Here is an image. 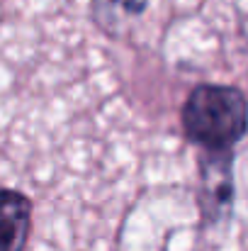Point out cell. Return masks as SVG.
Wrapping results in <instances>:
<instances>
[{
  "label": "cell",
  "mask_w": 248,
  "mask_h": 251,
  "mask_svg": "<svg viewBox=\"0 0 248 251\" xmlns=\"http://www.w3.org/2000/svg\"><path fill=\"white\" fill-rule=\"evenodd\" d=\"M182 134L202 151H234L248 134V98L236 85L197 83L180 110Z\"/></svg>",
  "instance_id": "obj_1"
},
{
  "label": "cell",
  "mask_w": 248,
  "mask_h": 251,
  "mask_svg": "<svg viewBox=\"0 0 248 251\" xmlns=\"http://www.w3.org/2000/svg\"><path fill=\"white\" fill-rule=\"evenodd\" d=\"M234 151H202L197 156V205L204 227H219L231 220L236 205Z\"/></svg>",
  "instance_id": "obj_2"
},
{
  "label": "cell",
  "mask_w": 248,
  "mask_h": 251,
  "mask_svg": "<svg viewBox=\"0 0 248 251\" xmlns=\"http://www.w3.org/2000/svg\"><path fill=\"white\" fill-rule=\"evenodd\" d=\"M32 200L17 188H0V251H24L32 232Z\"/></svg>",
  "instance_id": "obj_3"
},
{
  "label": "cell",
  "mask_w": 248,
  "mask_h": 251,
  "mask_svg": "<svg viewBox=\"0 0 248 251\" xmlns=\"http://www.w3.org/2000/svg\"><path fill=\"white\" fill-rule=\"evenodd\" d=\"M151 0H92V22L110 37H122L129 25L146 12Z\"/></svg>",
  "instance_id": "obj_4"
}]
</instances>
